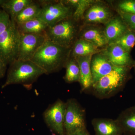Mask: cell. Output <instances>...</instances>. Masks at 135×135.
Listing matches in <instances>:
<instances>
[{
  "mask_svg": "<svg viewBox=\"0 0 135 135\" xmlns=\"http://www.w3.org/2000/svg\"><path fill=\"white\" fill-rule=\"evenodd\" d=\"M71 49L47 39L31 60L43 69L46 74L56 72L65 67L70 57Z\"/></svg>",
  "mask_w": 135,
  "mask_h": 135,
  "instance_id": "obj_1",
  "label": "cell"
},
{
  "mask_svg": "<svg viewBox=\"0 0 135 135\" xmlns=\"http://www.w3.org/2000/svg\"><path fill=\"white\" fill-rule=\"evenodd\" d=\"M44 74H46L45 71L32 60L17 59L10 65L6 81L2 88L16 84L30 87Z\"/></svg>",
  "mask_w": 135,
  "mask_h": 135,
  "instance_id": "obj_2",
  "label": "cell"
},
{
  "mask_svg": "<svg viewBox=\"0 0 135 135\" xmlns=\"http://www.w3.org/2000/svg\"><path fill=\"white\" fill-rule=\"evenodd\" d=\"M128 72L127 67L115 66L111 72L92 85L90 89L93 95L101 99L115 95L123 88Z\"/></svg>",
  "mask_w": 135,
  "mask_h": 135,
  "instance_id": "obj_3",
  "label": "cell"
},
{
  "mask_svg": "<svg viewBox=\"0 0 135 135\" xmlns=\"http://www.w3.org/2000/svg\"><path fill=\"white\" fill-rule=\"evenodd\" d=\"M72 17L48 27L46 31L47 39L62 47L71 48L77 40V32L76 21Z\"/></svg>",
  "mask_w": 135,
  "mask_h": 135,
  "instance_id": "obj_4",
  "label": "cell"
},
{
  "mask_svg": "<svg viewBox=\"0 0 135 135\" xmlns=\"http://www.w3.org/2000/svg\"><path fill=\"white\" fill-rule=\"evenodd\" d=\"M20 36L16 23L11 21L7 29L0 34V59L7 65L17 59Z\"/></svg>",
  "mask_w": 135,
  "mask_h": 135,
  "instance_id": "obj_5",
  "label": "cell"
},
{
  "mask_svg": "<svg viewBox=\"0 0 135 135\" xmlns=\"http://www.w3.org/2000/svg\"><path fill=\"white\" fill-rule=\"evenodd\" d=\"M38 2L41 6V9L37 18L48 27L72 16V9L64 5L62 1H39Z\"/></svg>",
  "mask_w": 135,
  "mask_h": 135,
  "instance_id": "obj_6",
  "label": "cell"
},
{
  "mask_svg": "<svg viewBox=\"0 0 135 135\" xmlns=\"http://www.w3.org/2000/svg\"><path fill=\"white\" fill-rule=\"evenodd\" d=\"M65 116V134H69L86 128V111L74 98L66 101Z\"/></svg>",
  "mask_w": 135,
  "mask_h": 135,
  "instance_id": "obj_7",
  "label": "cell"
},
{
  "mask_svg": "<svg viewBox=\"0 0 135 135\" xmlns=\"http://www.w3.org/2000/svg\"><path fill=\"white\" fill-rule=\"evenodd\" d=\"M66 104L59 99L46 109L43 113L45 123L58 135H64L65 116Z\"/></svg>",
  "mask_w": 135,
  "mask_h": 135,
  "instance_id": "obj_8",
  "label": "cell"
},
{
  "mask_svg": "<svg viewBox=\"0 0 135 135\" xmlns=\"http://www.w3.org/2000/svg\"><path fill=\"white\" fill-rule=\"evenodd\" d=\"M47 39L46 35H44L20 33L17 59L31 60L37 51Z\"/></svg>",
  "mask_w": 135,
  "mask_h": 135,
  "instance_id": "obj_9",
  "label": "cell"
},
{
  "mask_svg": "<svg viewBox=\"0 0 135 135\" xmlns=\"http://www.w3.org/2000/svg\"><path fill=\"white\" fill-rule=\"evenodd\" d=\"M115 67L103 54L92 56L90 64L93 84L111 72Z\"/></svg>",
  "mask_w": 135,
  "mask_h": 135,
  "instance_id": "obj_10",
  "label": "cell"
},
{
  "mask_svg": "<svg viewBox=\"0 0 135 135\" xmlns=\"http://www.w3.org/2000/svg\"><path fill=\"white\" fill-rule=\"evenodd\" d=\"M95 135H122L123 131L116 119L95 118L92 120Z\"/></svg>",
  "mask_w": 135,
  "mask_h": 135,
  "instance_id": "obj_11",
  "label": "cell"
},
{
  "mask_svg": "<svg viewBox=\"0 0 135 135\" xmlns=\"http://www.w3.org/2000/svg\"><path fill=\"white\" fill-rule=\"evenodd\" d=\"M102 54L114 66L127 67L130 62L129 53L116 44L108 45Z\"/></svg>",
  "mask_w": 135,
  "mask_h": 135,
  "instance_id": "obj_12",
  "label": "cell"
},
{
  "mask_svg": "<svg viewBox=\"0 0 135 135\" xmlns=\"http://www.w3.org/2000/svg\"><path fill=\"white\" fill-rule=\"evenodd\" d=\"M78 57L75 59L77 61L80 70L79 82L81 92H84L90 89L93 85V79L90 64L92 56Z\"/></svg>",
  "mask_w": 135,
  "mask_h": 135,
  "instance_id": "obj_13",
  "label": "cell"
},
{
  "mask_svg": "<svg viewBox=\"0 0 135 135\" xmlns=\"http://www.w3.org/2000/svg\"><path fill=\"white\" fill-rule=\"evenodd\" d=\"M112 16L111 11L107 7L94 3L87 11L85 19L88 23H107L112 19Z\"/></svg>",
  "mask_w": 135,
  "mask_h": 135,
  "instance_id": "obj_14",
  "label": "cell"
},
{
  "mask_svg": "<svg viewBox=\"0 0 135 135\" xmlns=\"http://www.w3.org/2000/svg\"><path fill=\"white\" fill-rule=\"evenodd\" d=\"M127 31V25L122 18H112L106 23L104 31L107 44L114 43Z\"/></svg>",
  "mask_w": 135,
  "mask_h": 135,
  "instance_id": "obj_15",
  "label": "cell"
},
{
  "mask_svg": "<svg viewBox=\"0 0 135 135\" xmlns=\"http://www.w3.org/2000/svg\"><path fill=\"white\" fill-rule=\"evenodd\" d=\"M116 120L123 134L135 135V106L122 111Z\"/></svg>",
  "mask_w": 135,
  "mask_h": 135,
  "instance_id": "obj_16",
  "label": "cell"
},
{
  "mask_svg": "<svg viewBox=\"0 0 135 135\" xmlns=\"http://www.w3.org/2000/svg\"><path fill=\"white\" fill-rule=\"evenodd\" d=\"M99 52V49L92 43L80 38L76 40L73 45L70 57L75 58L78 57L94 55Z\"/></svg>",
  "mask_w": 135,
  "mask_h": 135,
  "instance_id": "obj_17",
  "label": "cell"
},
{
  "mask_svg": "<svg viewBox=\"0 0 135 135\" xmlns=\"http://www.w3.org/2000/svg\"><path fill=\"white\" fill-rule=\"evenodd\" d=\"M16 25L20 33L46 35V31L48 27L47 24L38 18Z\"/></svg>",
  "mask_w": 135,
  "mask_h": 135,
  "instance_id": "obj_18",
  "label": "cell"
},
{
  "mask_svg": "<svg viewBox=\"0 0 135 135\" xmlns=\"http://www.w3.org/2000/svg\"><path fill=\"white\" fill-rule=\"evenodd\" d=\"M33 2L32 0H6L1 7L9 16L11 21L15 22L17 15Z\"/></svg>",
  "mask_w": 135,
  "mask_h": 135,
  "instance_id": "obj_19",
  "label": "cell"
},
{
  "mask_svg": "<svg viewBox=\"0 0 135 135\" xmlns=\"http://www.w3.org/2000/svg\"><path fill=\"white\" fill-rule=\"evenodd\" d=\"M81 38L90 42L98 49L107 44L104 31L98 28L91 27L86 29L83 32Z\"/></svg>",
  "mask_w": 135,
  "mask_h": 135,
  "instance_id": "obj_20",
  "label": "cell"
},
{
  "mask_svg": "<svg viewBox=\"0 0 135 135\" xmlns=\"http://www.w3.org/2000/svg\"><path fill=\"white\" fill-rule=\"evenodd\" d=\"M62 2L67 7L74 9L72 17L76 22L84 17L85 11L95 2L92 0H67Z\"/></svg>",
  "mask_w": 135,
  "mask_h": 135,
  "instance_id": "obj_21",
  "label": "cell"
},
{
  "mask_svg": "<svg viewBox=\"0 0 135 135\" xmlns=\"http://www.w3.org/2000/svg\"><path fill=\"white\" fill-rule=\"evenodd\" d=\"M41 9V6L38 2L32 3L18 14L15 19L16 24H19L38 17Z\"/></svg>",
  "mask_w": 135,
  "mask_h": 135,
  "instance_id": "obj_22",
  "label": "cell"
},
{
  "mask_svg": "<svg viewBox=\"0 0 135 135\" xmlns=\"http://www.w3.org/2000/svg\"><path fill=\"white\" fill-rule=\"evenodd\" d=\"M65 75L64 79L68 83L79 82L80 70L79 64L75 59L70 57L66 64Z\"/></svg>",
  "mask_w": 135,
  "mask_h": 135,
  "instance_id": "obj_23",
  "label": "cell"
},
{
  "mask_svg": "<svg viewBox=\"0 0 135 135\" xmlns=\"http://www.w3.org/2000/svg\"><path fill=\"white\" fill-rule=\"evenodd\" d=\"M112 44L120 46L129 53L135 45V34L127 31Z\"/></svg>",
  "mask_w": 135,
  "mask_h": 135,
  "instance_id": "obj_24",
  "label": "cell"
},
{
  "mask_svg": "<svg viewBox=\"0 0 135 135\" xmlns=\"http://www.w3.org/2000/svg\"><path fill=\"white\" fill-rule=\"evenodd\" d=\"M119 12L135 15V0H126L120 2L118 4Z\"/></svg>",
  "mask_w": 135,
  "mask_h": 135,
  "instance_id": "obj_25",
  "label": "cell"
},
{
  "mask_svg": "<svg viewBox=\"0 0 135 135\" xmlns=\"http://www.w3.org/2000/svg\"><path fill=\"white\" fill-rule=\"evenodd\" d=\"M11 22L9 16L0 8V34L7 29Z\"/></svg>",
  "mask_w": 135,
  "mask_h": 135,
  "instance_id": "obj_26",
  "label": "cell"
},
{
  "mask_svg": "<svg viewBox=\"0 0 135 135\" xmlns=\"http://www.w3.org/2000/svg\"><path fill=\"white\" fill-rule=\"evenodd\" d=\"M122 19L132 30L135 31V15L119 12Z\"/></svg>",
  "mask_w": 135,
  "mask_h": 135,
  "instance_id": "obj_27",
  "label": "cell"
},
{
  "mask_svg": "<svg viewBox=\"0 0 135 135\" xmlns=\"http://www.w3.org/2000/svg\"><path fill=\"white\" fill-rule=\"evenodd\" d=\"M7 66L0 59V79L5 76L7 70Z\"/></svg>",
  "mask_w": 135,
  "mask_h": 135,
  "instance_id": "obj_28",
  "label": "cell"
},
{
  "mask_svg": "<svg viewBox=\"0 0 135 135\" xmlns=\"http://www.w3.org/2000/svg\"><path fill=\"white\" fill-rule=\"evenodd\" d=\"M64 135H91L88 132L87 128L83 130L79 131L75 133L69 134H65Z\"/></svg>",
  "mask_w": 135,
  "mask_h": 135,
  "instance_id": "obj_29",
  "label": "cell"
},
{
  "mask_svg": "<svg viewBox=\"0 0 135 135\" xmlns=\"http://www.w3.org/2000/svg\"><path fill=\"white\" fill-rule=\"evenodd\" d=\"M6 0H0V7H1L3 3L5 2Z\"/></svg>",
  "mask_w": 135,
  "mask_h": 135,
  "instance_id": "obj_30",
  "label": "cell"
},
{
  "mask_svg": "<svg viewBox=\"0 0 135 135\" xmlns=\"http://www.w3.org/2000/svg\"><path fill=\"white\" fill-rule=\"evenodd\" d=\"M127 135V134H123V135Z\"/></svg>",
  "mask_w": 135,
  "mask_h": 135,
  "instance_id": "obj_31",
  "label": "cell"
}]
</instances>
